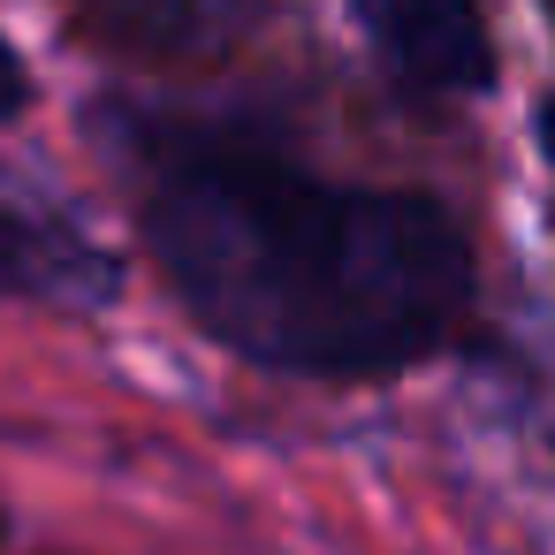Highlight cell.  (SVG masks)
Returning a JSON list of instances; mask_svg holds the SVG:
<instances>
[{
	"mask_svg": "<svg viewBox=\"0 0 555 555\" xmlns=\"http://www.w3.org/2000/svg\"><path fill=\"white\" fill-rule=\"evenodd\" d=\"M145 244L191 320L274 373H396L472 297V251L434 198L267 153L168 160L145 191Z\"/></svg>",
	"mask_w": 555,
	"mask_h": 555,
	"instance_id": "obj_1",
	"label": "cell"
},
{
	"mask_svg": "<svg viewBox=\"0 0 555 555\" xmlns=\"http://www.w3.org/2000/svg\"><path fill=\"white\" fill-rule=\"evenodd\" d=\"M0 289H24L47 305H107L122 289V259L85 236L54 198L0 176Z\"/></svg>",
	"mask_w": 555,
	"mask_h": 555,
	"instance_id": "obj_2",
	"label": "cell"
},
{
	"mask_svg": "<svg viewBox=\"0 0 555 555\" xmlns=\"http://www.w3.org/2000/svg\"><path fill=\"white\" fill-rule=\"evenodd\" d=\"M358 31L373 39V54L434 100L456 92H487L494 85V54H487V24L472 0H350Z\"/></svg>",
	"mask_w": 555,
	"mask_h": 555,
	"instance_id": "obj_3",
	"label": "cell"
},
{
	"mask_svg": "<svg viewBox=\"0 0 555 555\" xmlns=\"http://www.w3.org/2000/svg\"><path fill=\"white\" fill-rule=\"evenodd\" d=\"M274 0H69V24L122 62H214L267 24Z\"/></svg>",
	"mask_w": 555,
	"mask_h": 555,
	"instance_id": "obj_4",
	"label": "cell"
},
{
	"mask_svg": "<svg viewBox=\"0 0 555 555\" xmlns=\"http://www.w3.org/2000/svg\"><path fill=\"white\" fill-rule=\"evenodd\" d=\"M24 107H31V69H24V54L9 39H0V122L24 115Z\"/></svg>",
	"mask_w": 555,
	"mask_h": 555,
	"instance_id": "obj_5",
	"label": "cell"
},
{
	"mask_svg": "<svg viewBox=\"0 0 555 555\" xmlns=\"http://www.w3.org/2000/svg\"><path fill=\"white\" fill-rule=\"evenodd\" d=\"M540 153H547V168H555V92H547V107H540Z\"/></svg>",
	"mask_w": 555,
	"mask_h": 555,
	"instance_id": "obj_6",
	"label": "cell"
},
{
	"mask_svg": "<svg viewBox=\"0 0 555 555\" xmlns=\"http://www.w3.org/2000/svg\"><path fill=\"white\" fill-rule=\"evenodd\" d=\"M547 9H555V0H547Z\"/></svg>",
	"mask_w": 555,
	"mask_h": 555,
	"instance_id": "obj_7",
	"label": "cell"
}]
</instances>
